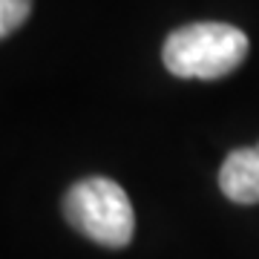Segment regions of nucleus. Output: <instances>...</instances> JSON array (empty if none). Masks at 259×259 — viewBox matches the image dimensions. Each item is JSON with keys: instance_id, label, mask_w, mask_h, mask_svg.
<instances>
[{"instance_id": "obj_1", "label": "nucleus", "mask_w": 259, "mask_h": 259, "mask_svg": "<svg viewBox=\"0 0 259 259\" xmlns=\"http://www.w3.org/2000/svg\"><path fill=\"white\" fill-rule=\"evenodd\" d=\"M245 58H248V35L219 20H202L173 29L161 47V61L167 72L176 78L216 81L239 69Z\"/></svg>"}, {"instance_id": "obj_4", "label": "nucleus", "mask_w": 259, "mask_h": 259, "mask_svg": "<svg viewBox=\"0 0 259 259\" xmlns=\"http://www.w3.org/2000/svg\"><path fill=\"white\" fill-rule=\"evenodd\" d=\"M32 15V0H0V40L26 23Z\"/></svg>"}, {"instance_id": "obj_2", "label": "nucleus", "mask_w": 259, "mask_h": 259, "mask_svg": "<svg viewBox=\"0 0 259 259\" xmlns=\"http://www.w3.org/2000/svg\"><path fill=\"white\" fill-rule=\"evenodd\" d=\"M64 216L75 231L104 248H127L136 233V213L124 187L112 179L90 176L64 196Z\"/></svg>"}, {"instance_id": "obj_3", "label": "nucleus", "mask_w": 259, "mask_h": 259, "mask_svg": "<svg viewBox=\"0 0 259 259\" xmlns=\"http://www.w3.org/2000/svg\"><path fill=\"white\" fill-rule=\"evenodd\" d=\"M219 187L236 204H259V144L228 153L219 170Z\"/></svg>"}]
</instances>
